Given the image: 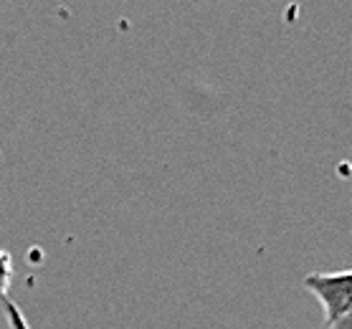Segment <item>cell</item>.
Listing matches in <instances>:
<instances>
[{
    "mask_svg": "<svg viewBox=\"0 0 352 329\" xmlns=\"http://www.w3.org/2000/svg\"><path fill=\"white\" fill-rule=\"evenodd\" d=\"M305 289L322 306L324 324L332 327L337 319L352 312V269L347 271H314L305 276Z\"/></svg>",
    "mask_w": 352,
    "mask_h": 329,
    "instance_id": "cell-1",
    "label": "cell"
},
{
    "mask_svg": "<svg viewBox=\"0 0 352 329\" xmlns=\"http://www.w3.org/2000/svg\"><path fill=\"white\" fill-rule=\"evenodd\" d=\"M10 284H13V256L0 246V302L8 299Z\"/></svg>",
    "mask_w": 352,
    "mask_h": 329,
    "instance_id": "cell-2",
    "label": "cell"
},
{
    "mask_svg": "<svg viewBox=\"0 0 352 329\" xmlns=\"http://www.w3.org/2000/svg\"><path fill=\"white\" fill-rule=\"evenodd\" d=\"M3 309H6V319H8L10 329H31V327H28V321H25L23 309H21L16 302L6 299V302H3Z\"/></svg>",
    "mask_w": 352,
    "mask_h": 329,
    "instance_id": "cell-3",
    "label": "cell"
},
{
    "mask_svg": "<svg viewBox=\"0 0 352 329\" xmlns=\"http://www.w3.org/2000/svg\"><path fill=\"white\" fill-rule=\"evenodd\" d=\"M329 329H352V312H350V314H344L342 319H337Z\"/></svg>",
    "mask_w": 352,
    "mask_h": 329,
    "instance_id": "cell-4",
    "label": "cell"
}]
</instances>
